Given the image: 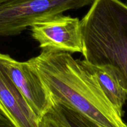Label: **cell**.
<instances>
[{
  "mask_svg": "<svg viewBox=\"0 0 127 127\" xmlns=\"http://www.w3.org/2000/svg\"><path fill=\"white\" fill-rule=\"evenodd\" d=\"M50 112L65 127H100L74 109L54 103Z\"/></svg>",
  "mask_w": 127,
  "mask_h": 127,
  "instance_id": "ba28073f",
  "label": "cell"
},
{
  "mask_svg": "<svg viewBox=\"0 0 127 127\" xmlns=\"http://www.w3.org/2000/svg\"><path fill=\"white\" fill-rule=\"evenodd\" d=\"M40 127H65L52 112H48L43 115L40 121Z\"/></svg>",
  "mask_w": 127,
  "mask_h": 127,
  "instance_id": "9c48e42d",
  "label": "cell"
},
{
  "mask_svg": "<svg viewBox=\"0 0 127 127\" xmlns=\"http://www.w3.org/2000/svg\"><path fill=\"white\" fill-rule=\"evenodd\" d=\"M94 0H7L0 4V36L20 34L37 21L90 5Z\"/></svg>",
  "mask_w": 127,
  "mask_h": 127,
  "instance_id": "3957f363",
  "label": "cell"
},
{
  "mask_svg": "<svg viewBox=\"0 0 127 127\" xmlns=\"http://www.w3.org/2000/svg\"><path fill=\"white\" fill-rule=\"evenodd\" d=\"M0 111L15 127H40V119L12 81L1 61Z\"/></svg>",
  "mask_w": 127,
  "mask_h": 127,
  "instance_id": "8992f818",
  "label": "cell"
},
{
  "mask_svg": "<svg viewBox=\"0 0 127 127\" xmlns=\"http://www.w3.org/2000/svg\"><path fill=\"white\" fill-rule=\"evenodd\" d=\"M27 62L54 103L74 109L100 127H127L97 82L69 52L43 50Z\"/></svg>",
  "mask_w": 127,
  "mask_h": 127,
  "instance_id": "6da1fadb",
  "label": "cell"
},
{
  "mask_svg": "<svg viewBox=\"0 0 127 127\" xmlns=\"http://www.w3.org/2000/svg\"><path fill=\"white\" fill-rule=\"evenodd\" d=\"M7 1V0H0V4L2 3V2H5V1Z\"/></svg>",
  "mask_w": 127,
  "mask_h": 127,
  "instance_id": "8fae6325",
  "label": "cell"
},
{
  "mask_svg": "<svg viewBox=\"0 0 127 127\" xmlns=\"http://www.w3.org/2000/svg\"><path fill=\"white\" fill-rule=\"evenodd\" d=\"M0 61L9 78L40 119L54 105L52 95L27 62L16 61L0 53Z\"/></svg>",
  "mask_w": 127,
  "mask_h": 127,
  "instance_id": "5b68a950",
  "label": "cell"
},
{
  "mask_svg": "<svg viewBox=\"0 0 127 127\" xmlns=\"http://www.w3.org/2000/svg\"><path fill=\"white\" fill-rule=\"evenodd\" d=\"M32 38L43 50L82 53L83 35L81 21L63 14L37 21L31 26Z\"/></svg>",
  "mask_w": 127,
  "mask_h": 127,
  "instance_id": "277c9868",
  "label": "cell"
},
{
  "mask_svg": "<svg viewBox=\"0 0 127 127\" xmlns=\"http://www.w3.org/2000/svg\"><path fill=\"white\" fill-rule=\"evenodd\" d=\"M81 25L84 60L117 68L127 93V5L120 0H94Z\"/></svg>",
  "mask_w": 127,
  "mask_h": 127,
  "instance_id": "7a4b0ae2",
  "label": "cell"
},
{
  "mask_svg": "<svg viewBox=\"0 0 127 127\" xmlns=\"http://www.w3.org/2000/svg\"><path fill=\"white\" fill-rule=\"evenodd\" d=\"M79 64L97 82L109 101L118 112L124 116V104L127 100L125 83L119 69L110 64L96 65L78 60Z\"/></svg>",
  "mask_w": 127,
  "mask_h": 127,
  "instance_id": "52a82bcc",
  "label": "cell"
},
{
  "mask_svg": "<svg viewBox=\"0 0 127 127\" xmlns=\"http://www.w3.org/2000/svg\"><path fill=\"white\" fill-rule=\"evenodd\" d=\"M0 127H15L1 111H0Z\"/></svg>",
  "mask_w": 127,
  "mask_h": 127,
  "instance_id": "30bf717a",
  "label": "cell"
}]
</instances>
